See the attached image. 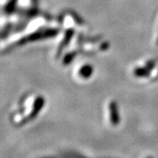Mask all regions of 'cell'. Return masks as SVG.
<instances>
[{"label":"cell","mask_w":158,"mask_h":158,"mask_svg":"<svg viewBox=\"0 0 158 158\" xmlns=\"http://www.w3.org/2000/svg\"><path fill=\"white\" fill-rule=\"evenodd\" d=\"M157 45H158V39H157Z\"/></svg>","instance_id":"cell-4"},{"label":"cell","mask_w":158,"mask_h":158,"mask_svg":"<svg viewBox=\"0 0 158 158\" xmlns=\"http://www.w3.org/2000/svg\"><path fill=\"white\" fill-rule=\"evenodd\" d=\"M92 73V68L89 66V65H86L85 67H83V68L80 69V74H81V76L83 77H85V78H87V77H89L90 75Z\"/></svg>","instance_id":"cell-3"},{"label":"cell","mask_w":158,"mask_h":158,"mask_svg":"<svg viewBox=\"0 0 158 158\" xmlns=\"http://www.w3.org/2000/svg\"><path fill=\"white\" fill-rule=\"evenodd\" d=\"M155 63L154 62H148V65L145 68H138L135 69V75L138 77H146L148 75V71L149 69L154 68Z\"/></svg>","instance_id":"cell-2"},{"label":"cell","mask_w":158,"mask_h":158,"mask_svg":"<svg viewBox=\"0 0 158 158\" xmlns=\"http://www.w3.org/2000/svg\"><path fill=\"white\" fill-rule=\"evenodd\" d=\"M147 158H153V157H147Z\"/></svg>","instance_id":"cell-5"},{"label":"cell","mask_w":158,"mask_h":158,"mask_svg":"<svg viewBox=\"0 0 158 158\" xmlns=\"http://www.w3.org/2000/svg\"><path fill=\"white\" fill-rule=\"evenodd\" d=\"M109 112H110V121L113 126H117L119 123V113H118V106L115 102H112L109 105Z\"/></svg>","instance_id":"cell-1"}]
</instances>
